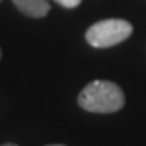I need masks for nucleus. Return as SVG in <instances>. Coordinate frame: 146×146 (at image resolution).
<instances>
[{
	"instance_id": "1",
	"label": "nucleus",
	"mask_w": 146,
	"mask_h": 146,
	"mask_svg": "<svg viewBox=\"0 0 146 146\" xmlns=\"http://www.w3.org/2000/svg\"><path fill=\"white\" fill-rule=\"evenodd\" d=\"M81 109L94 114H112L123 107L125 94L119 84L107 80H94L86 84L78 96Z\"/></svg>"
},
{
	"instance_id": "2",
	"label": "nucleus",
	"mask_w": 146,
	"mask_h": 146,
	"mask_svg": "<svg viewBox=\"0 0 146 146\" xmlns=\"http://www.w3.org/2000/svg\"><path fill=\"white\" fill-rule=\"evenodd\" d=\"M133 31L130 21L119 20V18H109L94 23L86 31V41L93 47H112L128 39Z\"/></svg>"
},
{
	"instance_id": "3",
	"label": "nucleus",
	"mask_w": 146,
	"mask_h": 146,
	"mask_svg": "<svg viewBox=\"0 0 146 146\" xmlns=\"http://www.w3.org/2000/svg\"><path fill=\"white\" fill-rule=\"evenodd\" d=\"M15 7L29 18H44L50 10L49 0H11Z\"/></svg>"
},
{
	"instance_id": "4",
	"label": "nucleus",
	"mask_w": 146,
	"mask_h": 146,
	"mask_svg": "<svg viewBox=\"0 0 146 146\" xmlns=\"http://www.w3.org/2000/svg\"><path fill=\"white\" fill-rule=\"evenodd\" d=\"M58 5L65 7V8H75L81 3V0H55Z\"/></svg>"
},
{
	"instance_id": "5",
	"label": "nucleus",
	"mask_w": 146,
	"mask_h": 146,
	"mask_svg": "<svg viewBox=\"0 0 146 146\" xmlns=\"http://www.w3.org/2000/svg\"><path fill=\"white\" fill-rule=\"evenodd\" d=\"M0 146H18V145H15V143H5V145H0Z\"/></svg>"
},
{
	"instance_id": "6",
	"label": "nucleus",
	"mask_w": 146,
	"mask_h": 146,
	"mask_svg": "<svg viewBox=\"0 0 146 146\" xmlns=\"http://www.w3.org/2000/svg\"><path fill=\"white\" fill-rule=\"evenodd\" d=\"M47 146H65V145H47Z\"/></svg>"
},
{
	"instance_id": "7",
	"label": "nucleus",
	"mask_w": 146,
	"mask_h": 146,
	"mask_svg": "<svg viewBox=\"0 0 146 146\" xmlns=\"http://www.w3.org/2000/svg\"><path fill=\"white\" fill-rule=\"evenodd\" d=\"M0 58H2V49H0Z\"/></svg>"
},
{
	"instance_id": "8",
	"label": "nucleus",
	"mask_w": 146,
	"mask_h": 146,
	"mask_svg": "<svg viewBox=\"0 0 146 146\" xmlns=\"http://www.w3.org/2000/svg\"><path fill=\"white\" fill-rule=\"evenodd\" d=\"M0 2H2V0H0Z\"/></svg>"
}]
</instances>
